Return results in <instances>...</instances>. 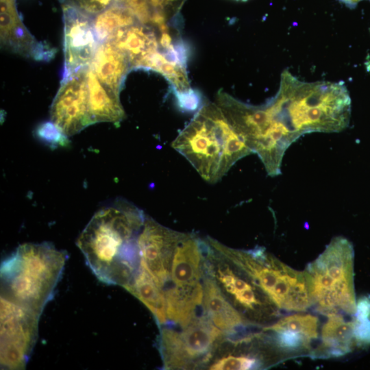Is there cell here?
Masks as SVG:
<instances>
[{
  "mask_svg": "<svg viewBox=\"0 0 370 370\" xmlns=\"http://www.w3.org/2000/svg\"><path fill=\"white\" fill-rule=\"evenodd\" d=\"M146 216L123 199L97 211L80 233L77 245L101 282L126 288L140 266L138 238Z\"/></svg>",
  "mask_w": 370,
  "mask_h": 370,
  "instance_id": "cell-1",
  "label": "cell"
},
{
  "mask_svg": "<svg viewBox=\"0 0 370 370\" xmlns=\"http://www.w3.org/2000/svg\"><path fill=\"white\" fill-rule=\"evenodd\" d=\"M270 101L276 121L296 140L311 132H339L349 123L351 99L343 84L303 82L285 70Z\"/></svg>",
  "mask_w": 370,
  "mask_h": 370,
  "instance_id": "cell-2",
  "label": "cell"
},
{
  "mask_svg": "<svg viewBox=\"0 0 370 370\" xmlns=\"http://www.w3.org/2000/svg\"><path fill=\"white\" fill-rule=\"evenodd\" d=\"M206 182L222 179L240 159L252 153L217 103L204 105L171 144Z\"/></svg>",
  "mask_w": 370,
  "mask_h": 370,
  "instance_id": "cell-3",
  "label": "cell"
},
{
  "mask_svg": "<svg viewBox=\"0 0 370 370\" xmlns=\"http://www.w3.org/2000/svg\"><path fill=\"white\" fill-rule=\"evenodd\" d=\"M68 255L52 243H24L1 264V298L40 316L52 299Z\"/></svg>",
  "mask_w": 370,
  "mask_h": 370,
  "instance_id": "cell-4",
  "label": "cell"
},
{
  "mask_svg": "<svg viewBox=\"0 0 370 370\" xmlns=\"http://www.w3.org/2000/svg\"><path fill=\"white\" fill-rule=\"evenodd\" d=\"M208 241L221 256L247 274L276 307L299 312L312 306L305 271L291 268L261 247L238 250L211 238Z\"/></svg>",
  "mask_w": 370,
  "mask_h": 370,
  "instance_id": "cell-5",
  "label": "cell"
},
{
  "mask_svg": "<svg viewBox=\"0 0 370 370\" xmlns=\"http://www.w3.org/2000/svg\"><path fill=\"white\" fill-rule=\"evenodd\" d=\"M354 251L350 241L334 237L304 271L312 300L321 313L354 314Z\"/></svg>",
  "mask_w": 370,
  "mask_h": 370,
  "instance_id": "cell-6",
  "label": "cell"
},
{
  "mask_svg": "<svg viewBox=\"0 0 370 370\" xmlns=\"http://www.w3.org/2000/svg\"><path fill=\"white\" fill-rule=\"evenodd\" d=\"M217 101L247 145L258 156L267 174L280 175L284 153L296 140L275 121L267 103L249 105L223 92H219Z\"/></svg>",
  "mask_w": 370,
  "mask_h": 370,
  "instance_id": "cell-7",
  "label": "cell"
},
{
  "mask_svg": "<svg viewBox=\"0 0 370 370\" xmlns=\"http://www.w3.org/2000/svg\"><path fill=\"white\" fill-rule=\"evenodd\" d=\"M206 241L195 235L180 233L170 269V280L164 290L167 306L180 313H190L204 300L201 262Z\"/></svg>",
  "mask_w": 370,
  "mask_h": 370,
  "instance_id": "cell-8",
  "label": "cell"
},
{
  "mask_svg": "<svg viewBox=\"0 0 370 370\" xmlns=\"http://www.w3.org/2000/svg\"><path fill=\"white\" fill-rule=\"evenodd\" d=\"M182 328L181 331L161 330L159 345L166 369H190L206 362L223 334L206 314Z\"/></svg>",
  "mask_w": 370,
  "mask_h": 370,
  "instance_id": "cell-9",
  "label": "cell"
},
{
  "mask_svg": "<svg viewBox=\"0 0 370 370\" xmlns=\"http://www.w3.org/2000/svg\"><path fill=\"white\" fill-rule=\"evenodd\" d=\"M40 316L1 298V366L23 369L38 336Z\"/></svg>",
  "mask_w": 370,
  "mask_h": 370,
  "instance_id": "cell-10",
  "label": "cell"
},
{
  "mask_svg": "<svg viewBox=\"0 0 370 370\" xmlns=\"http://www.w3.org/2000/svg\"><path fill=\"white\" fill-rule=\"evenodd\" d=\"M88 66L62 79L50 110L51 121L66 137L94 124L88 98Z\"/></svg>",
  "mask_w": 370,
  "mask_h": 370,
  "instance_id": "cell-11",
  "label": "cell"
},
{
  "mask_svg": "<svg viewBox=\"0 0 370 370\" xmlns=\"http://www.w3.org/2000/svg\"><path fill=\"white\" fill-rule=\"evenodd\" d=\"M64 21V73L62 79L90 64L99 43L93 16L61 3Z\"/></svg>",
  "mask_w": 370,
  "mask_h": 370,
  "instance_id": "cell-12",
  "label": "cell"
},
{
  "mask_svg": "<svg viewBox=\"0 0 370 370\" xmlns=\"http://www.w3.org/2000/svg\"><path fill=\"white\" fill-rule=\"evenodd\" d=\"M180 235L146 217L138 238L140 264L163 291L170 280L172 256Z\"/></svg>",
  "mask_w": 370,
  "mask_h": 370,
  "instance_id": "cell-13",
  "label": "cell"
},
{
  "mask_svg": "<svg viewBox=\"0 0 370 370\" xmlns=\"http://www.w3.org/2000/svg\"><path fill=\"white\" fill-rule=\"evenodd\" d=\"M1 43L8 50L35 60H47L53 54L36 41L22 22L16 7V0H1Z\"/></svg>",
  "mask_w": 370,
  "mask_h": 370,
  "instance_id": "cell-14",
  "label": "cell"
},
{
  "mask_svg": "<svg viewBox=\"0 0 370 370\" xmlns=\"http://www.w3.org/2000/svg\"><path fill=\"white\" fill-rule=\"evenodd\" d=\"M272 332L275 344L285 352L308 349L318 337L317 317L305 313H295L279 319L264 328Z\"/></svg>",
  "mask_w": 370,
  "mask_h": 370,
  "instance_id": "cell-15",
  "label": "cell"
},
{
  "mask_svg": "<svg viewBox=\"0 0 370 370\" xmlns=\"http://www.w3.org/2000/svg\"><path fill=\"white\" fill-rule=\"evenodd\" d=\"M110 40L126 54L132 68H146L160 44L155 27L140 22L119 31Z\"/></svg>",
  "mask_w": 370,
  "mask_h": 370,
  "instance_id": "cell-16",
  "label": "cell"
},
{
  "mask_svg": "<svg viewBox=\"0 0 370 370\" xmlns=\"http://www.w3.org/2000/svg\"><path fill=\"white\" fill-rule=\"evenodd\" d=\"M204 307L211 322L225 334H234L245 325V320L224 295L213 276L204 275Z\"/></svg>",
  "mask_w": 370,
  "mask_h": 370,
  "instance_id": "cell-17",
  "label": "cell"
},
{
  "mask_svg": "<svg viewBox=\"0 0 370 370\" xmlns=\"http://www.w3.org/2000/svg\"><path fill=\"white\" fill-rule=\"evenodd\" d=\"M90 66L99 81L119 95L124 79L132 69L126 54L112 40L99 43Z\"/></svg>",
  "mask_w": 370,
  "mask_h": 370,
  "instance_id": "cell-18",
  "label": "cell"
},
{
  "mask_svg": "<svg viewBox=\"0 0 370 370\" xmlns=\"http://www.w3.org/2000/svg\"><path fill=\"white\" fill-rule=\"evenodd\" d=\"M321 328V346L314 356L340 357L349 353L356 345L353 321H347L343 314H330Z\"/></svg>",
  "mask_w": 370,
  "mask_h": 370,
  "instance_id": "cell-19",
  "label": "cell"
},
{
  "mask_svg": "<svg viewBox=\"0 0 370 370\" xmlns=\"http://www.w3.org/2000/svg\"><path fill=\"white\" fill-rule=\"evenodd\" d=\"M90 112L94 123H120L125 116L119 95L103 85L90 65L87 69Z\"/></svg>",
  "mask_w": 370,
  "mask_h": 370,
  "instance_id": "cell-20",
  "label": "cell"
},
{
  "mask_svg": "<svg viewBox=\"0 0 370 370\" xmlns=\"http://www.w3.org/2000/svg\"><path fill=\"white\" fill-rule=\"evenodd\" d=\"M152 312L160 325L167 321L166 301L164 291L140 264L131 284L125 288Z\"/></svg>",
  "mask_w": 370,
  "mask_h": 370,
  "instance_id": "cell-21",
  "label": "cell"
},
{
  "mask_svg": "<svg viewBox=\"0 0 370 370\" xmlns=\"http://www.w3.org/2000/svg\"><path fill=\"white\" fill-rule=\"evenodd\" d=\"M217 278L223 289L245 310L256 312L261 308L262 302L257 295L256 288L228 267L219 266Z\"/></svg>",
  "mask_w": 370,
  "mask_h": 370,
  "instance_id": "cell-22",
  "label": "cell"
},
{
  "mask_svg": "<svg viewBox=\"0 0 370 370\" xmlns=\"http://www.w3.org/2000/svg\"><path fill=\"white\" fill-rule=\"evenodd\" d=\"M138 22L128 9L114 3L93 17V27L99 42L111 40L119 31Z\"/></svg>",
  "mask_w": 370,
  "mask_h": 370,
  "instance_id": "cell-23",
  "label": "cell"
},
{
  "mask_svg": "<svg viewBox=\"0 0 370 370\" xmlns=\"http://www.w3.org/2000/svg\"><path fill=\"white\" fill-rule=\"evenodd\" d=\"M151 17L150 25L162 29L180 12L185 0H144Z\"/></svg>",
  "mask_w": 370,
  "mask_h": 370,
  "instance_id": "cell-24",
  "label": "cell"
},
{
  "mask_svg": "<svg viewBox=\"0 0 370 370\" xmlns=\"http://www.w3.org/2000/svg\"><path fill=\"white\" fill-rule=\"evenodd\" d=\"M354 334L356 345L364 347L370 345V299L365 297L356 303L354 313Z\"/></svg>",
  "mask_w": 370,
  "mask_h": 370,
  "instance_id": "cell-25",
  "label": "cell"
},
{
  "mask_svg": "<svg viewBox=\"0 0 370 370\" xmlns=\"http://www.w3.org/2000/svg\"><path fill=\"white\" fill-rule=\"evenodd\" d=\"M260 361L256 358L241 355L224 356L210 366L212 370H245L258 367Z\"/></svg>",
  "mask_w": 370,
  "mask_h": 370,
  "instance_id": "cell-26",
  "label": "cell"
},
{
  "mask_svg": "<svg viewBox=\"0 0 370 370\" xmlns=\"http://www.w3.org/2000/svg\"><path fill=\"white\" fill-rule=\"evenodd\" d=\"M114 0H60V3H66L83 12L95 16L110 5Z\"/></svg>",
  "mask_w": 370,
  "mask_h": 370,
  "instance_id": "cell-27",
  "label": "cell"
},
{
  "mask_svg": "<svg viewBox=\"0 0 370 370\" xmlns=\"http://www.w3.org/2000/svg\"><path fill=\"white\" fill-rule=\"evenodd\" d=\"M37 135L48 143L64 145L67 137L51 121L41 124L36 130Z\"/></svg>",
  "mask_w": 370,
  "mask_h": 370,
  "instance_id": "cell-28",
  "label": "cell"
},
{
  "mask_svg": "<svg viewBox=\"0 0 370 370\" xmlns=\"http://www.w3.org/2000/svg\"><path fill=\"white\" fill-rule=\"evenodd\" d=\"M339 1L345 3V5H347L348 7L354 8L358 4V3H359L362 0H339Z\"/></svg>",
  "mask_w": 370,
  "mask_h": 370,
  "instance_id": "cell-29",
  "label": "cell"
},
{
  "mask_svg": "<svg viewBox=\"0 0 370 370\" xmlns=\"http://www.w3.org/2000/svg\"><path fill=\"white\" fill-rule=\"evenodd\" d=\"M241 1H245V0H241Z\"/></svg>",
  "mask_w": 370,
  "mask_h": 370,
  "instance_id": "cell-30",
  "label": "cell"
}]
</instances>
